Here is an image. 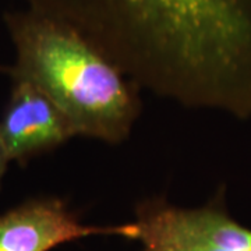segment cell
I'll list each match as a JSON object with an SVG mask.
<instances>
[{
  "label": "cell",
  "mask_w": 251,
  "mask_h": 251,
  "mask_svg": "<svg viewBox=\"0 0 251 251\" xmlns=\"http://www.w3.org/2000/svg\"><path fill=\"white\" fill-rule=\"evenodd\" d=\"M133 224L140 251H251V227L230 215L225 188L200 206L145 197L134 205Z\"/></svg>",
  "instance_id": "3"
},
{
  "label": "cell",
  "mask_w": 251,
  "mask_h": 251,
  "mask_svg": "<svg viewBox=\"0 0 251 251\" xmlns=\"http://www.w3.org/2000/svg\"><path fill=\"white\" fill-rule=\"evenodd\" d=\"M72 27L141 91L193 110L251 108V0H23Z\"/></svg>",
  "instance_id": "1"
},
{
  "label": "cell",
  "mask_w": 251,
  "mask_h": 251,
  "mask_svg": "<svg viewBox=\"0 0 251 251\" xmlns=\"http://www.w3.org/2000/svg\"><path fill=\"white\" fill-rule=\"evenodd\" d=\"M1 70H3V67H0V72H1Z\"/></svg>",
  "instance_id": "7"
},
{
  "label": "cell",
  "mask_w": 251,
  "mask_h": 251,
  "mask_svg": "<svg viewBox=\"0 0 251 251\" xmlns=\"http://www.w3.org/2000/svg\"><path fill=\"white\" fill-rule=\"evenodd\" d=\"M10 163H11V162H10L9 156H7L6 151H4V147H3V144H1V140H0V187H1V183H3V180H4L6 173L9 171Z\"/></svg>",
  "instance_id": "6"
},
{
  "label": "cell",
  "mask_w": 251,
  "mask_h": 251,
  "mask_svg": "<svg viewBox=\"0 0 251 251\" xmlns=\"http://www.w3.org/2000/svg\"><path fill=\"white\" fill-rule=\"evenodd\" d=\"M95 236H117L134 242L135 225L84 224L66 198L48 194L21 201L0 212V251H52Z\"/></svg>",
  "instance_id": "4"
},
{
  "label": "cell",
  "mask_w": 251,
  "mask_h": 251,
  "mask_svg": "<svg viewBox=\"0 0 251 251\" xmlns=\"http://www.w3.org/2000/svg\"><path fill=\"white\" fill-rule=\"evenodd\" d=\"M10 78L31 81L72 122L77 137L120 145L143 112L140 87L72 27L23 7L6 11Z\"/></svg>",
  "instance_id": "2"
},
{
  "label": "cell",
  "mask_w": 251,
  "mask_h": 251,
  "mask_svg": "<svg viewBox=\"0 0 251 251\" xmlns=\"http://www.w3.org/2000/svg\"><path fill=\"white\" fill-rule=\"evenodd\" d=\"M77 137L72 122L31 81L10 78L7 102L0 115V140L11 163L25 166Z\"/></svg>",
  "instance_id": "5"
}]
</instances>
